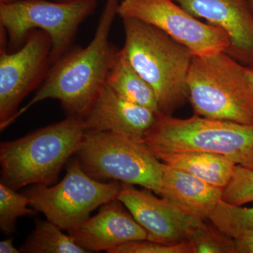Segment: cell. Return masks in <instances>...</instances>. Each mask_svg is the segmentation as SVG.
<instances>
[{
  "label": "cell",
  "mask_w": 253,
  "mask_h": 253,
  "mask_svg": "<svg viewBox=\"0 0 253 253\" xmlns=\"http://www.w3.org/2000/svg\"><path fill=\"white\" fill-rule=\"evenodd\" d=\"M119 3V0H106L89 44L70 49L51 64L42 84L28 104L18 110L14 121L33 105L46 99L59 101L68 116H85L106 84L119 51L109 41Z\"/></svg>",
  "instance_id": "6da1fadb"
},
{
  "label": "cell",
  "mask_w": 253,
  "mask_h": 253,
  "mask_svg": "<svg viewBox=\"0 0 253 253\" xmlns=\"http://www.w3.org/2000/svg\"><path fill=\"white\" fill-rule=\"evenodd\" d=\"M96 0L63 2L49 0H16L0 4V26L7 36L8 45L18 49L35 29L51 38V63L71 49L78 28L96 8Z\"/></svg>",
  "instance_id": "52a82bcc"
},
{
  "label": "cell",
  "mask_w": 253,
  "mask_h": 253,
  "mask_svg": "<svg viewBox=\"0 0 253 253\" xmlns=\"http://www.w3.org/2000/svg\"><path fill=\"white\" fill-rule=\"evenodd\" d=\"M57 1H63V2H76V1H86V0H54Z\"/></svg>",
  "instance_id": "4316f807"
},
{
  "label": "cell",
  "mask_w": 253,
  "mask_h": 253,
  "mask_svg": "<svg viewBox=\"0 0 253 253\" xmlns=\"http://www.w3.org/2000/svg\"><path fill=\"white\" fill-rule=\"evenodd\" d=\"M109 253H194V249L190 242L167 245L141 240L121 245L110 251Z\"/></svg>",
  "instance_id": "603a6c76"
},
{
  "label": "cell",
  "mask_w": 253,
  "mask_h": 253,
  "mask_svg": "<svg viewBox=\"0 0 253 253\" xmlns=\"http://www.w3.org/2000/svg\"><path fill=\"white\" fill-rule=\"evenodd\" d=\"M197 18L226 33V54L244 66L253 65V11L247 0H174Z\"/></svg>",
  "instance_id": "7c38bea8"
},
{
  "label": "cell",
  "mask_w": 253,
  "mask_h": 253,
  "mask_svg": "<svg viewBox=\"0 0 253 253\" xmlns=\"http://www.w3.org/2000/svg\"><path fill=\"white\" fill-rule=\"evenodd\" d=\"M118 16L136 18L159 28L194 56L225 52L229 46L224 31L200 21L174 0H122Z\"/></svg>",
  "instance_id": "30bf717a"
},
{
  "label": "cell",
  "mask_w": 253,
  "mask_h": 253,
  "mask_svg": "<svg viewBox=\"0 0 253 253\" xmlns=\"http://www.w3.org/2000/svg\"><path fill=\"white\" fill-rule=\"evenodd\" d=\"M247 1L248 2H249L250 6H251V9H252L253 11V0H247Z\"/></svg>",
  "instance_id": "f1b7e54d"
},
{
  "label": "cell",
  "mask_w": 253,
  "mask_h": 253,
  "mask_svg": "<svg viewBox=\"0 0 253 253\" xmlns=\"http://www.w3.org/2000/svg\"><path fill=\"white\" fill-rule=\"evenodd\" d=\"M208 219L219 230L234 239L245 231H253V207L234 206L221 200Z\"/></svg>",
  "instance_id": "d6986e66"
},
{
  "label": "cell",
  "mask_w": 253,
  "mask_h": 253,
  "mask_svg": "<svg viewBox=\"0 0 253 253\" xmlns=\"http://www.w3.org/2000/svg\"><path fill=\"white\" fill-rule=\"evenodd\" d=\"M189 242L194 246V253H236L233 238L205 222L196 229Z\"/></svg>",
  "instance_id": "44dd1931"
},
{
  "label": "cell",
  "mask_w": 253,
  "mask_h": 253,
  "mask_svg": "<svg viewBox=\"0 0 253 253\" xmlns=\"http://www.w3.org/2000/svg\"><path fill=\"white\" fill-rule=\"evenodd\" d=\"M62 231L47 219H38L36 229L21 246L20 251L26 253H89L79 246L69 234H64Z\"/></svg>",
  "instance_id": "ac0fdd59"
},
{
  "label": "cell",
  "mask_w": 253,
  "mask_h": 253,
  "mask_svg": "<svg viewBox=\"0 0 253 253\" xmlns=\"http://www.w3.org/2000/svg\"><path fill=\"white\" fill-rule=\"evenodd\" d=\"M187 85L195 115L253 125V89L245 66L224 51L194 56Z\"/></svg>",
  "instance_id": "277c9868"
},
{
  "label": "cell",
  "mask_w": 253,
  "mask_h": 253,
  "mask_svg": "<svg viewBox=\"0 0 253 253\" xmlns=\"http://www.w3.org/2000/svg\"><path fill=\"white\" fill-rule=\"evenodd\" d=\"M236 253H253V231H245L234 238Z\"/></svg>",
  "instance_id": "cb8c5ba5"
},
{
  "label": "cell",
  "mask_w": 253,
  "mask_h": 253,
  "mask_svg": "<svg viewBox=\"0 0 253 253\" xmlns=\"http://www.w3.org/2000/svg\"><path fill=\"white\" fill-rule=\"evenodd\" d=\"M151 190L122 183L118 201L146 230L149 241L176 245L189 242L205 221L184 212L174 203Z\"/></svg>",
  "instance_id": "8fae6325"
},
{
  "label": "cell",
  "mask_w": 253,
  "mask_h": 253,
  "mask_svg": "<svg viewBox=\"0 0 253 253\" xmlns=\"http://www.w3.org/2000/svg\"><path fill=\"white\" fill-rule=\"evenodd\" d=\"M29 198L26 194H19L17 190L0 183V229L5 234L15 230L18 217L35 214L34 209L28 208Z\"/></svg>",
  "instance_id": "ffe728a7"
},
{
  "label": "cell",
  "mask_w": 253,
  "mask_h": 253,
  "mask_svg": "<svg viewBox=\"0 0 253 253\" xmlns=\"http://www.w3.org/2000/svg\"><path fill=\"white\" fill-rule=\"evenodd\" d=\"M245 71H246V76H247L248 79H249L253 89V66H245Z\"/></svg>",
  "instance_id": "484cf974"
},
{
  "label": "cell",
  "mask_w": 253,
  "mask_h": 253,
  "mask_svg": "<svg viewBox=\"0 0 253 253\" xmlns=\"http://www.w3.org/2000/svg\"><path fill=\"white\" fill-rule=\"evenodd\" d=\"M16 0H0V4H6V3L12 2Z\"/></svg>",
  "instance_id": "83f0119b"
},
{
  "label": "cell",
  "mask_w": 253,
  "mask_h": 253,
  "mask_svg": "<svg viewBox=\"0 0 253 253\" xmlns=\"http://www.w3.org/2000/svg\"><path fill=\"white\" fill-rule=\"evenodd\" d=\"M106 84L123 99L161 113L154 89L131 66L123 48L118 51Z\"/></svg>",
  "instance_id": "e0dca14e"
},
{
  "label": "cell",
  "mask_w": 253,
  "mask_h": 253,
  "mask_svg": "<svg viewBox=\"0 0 253 253\" xmlns=\"http://www.w3.org/2000/svg\"><path fill=\"white\" fill-rule=\"evenodd\" d=\"M118 199L100 207L99 212L68 231L75 241L88 252L110 251L133 241L147 240L146 230Z\"/></svg>",
  "instance_id": "4fadbf2b"
},
{
  "label": "cell",
  "mask_w": 253,
  "mask_h": 253,
  "mask_svg": "<svg viewBox=\"0 0 253 253\" xmlns=\"http://www.w3.org/2000/svg\"><path fill=\"white\" fill-rule=\"evenodd\" d=\"M0 253H19L20 250L14 247V239L10 238L0 242Z\"/></svg>",
  "instance_id": "d4e9b609"
},
{
  "label": "cell",
  "mask_w": 253,
  "mask_h": 253,
  "mask_svg": "<svg viewBox=\"0 0 253 253\" xmlns=\"http://www.w3.org/2000/svg\"><path fill=\"white\" fill-rule=\"evenodd\" d=\"M143 141L155 154L208 151L253 170V125L197 115L182 119L158 113L154 126Z\"/></svg>",
  "instance_id": "5b68a950"
},
{
  "label": "cell",
  "mask_w": 253,
  "mask_h": 253,
  "mask_svg": "<svg viewBox=\"0 0 253 253\" xmlns=\"http://www.w3.org/2000/svg\"><path fill=\"white\" fill-rule=\"evenodd\" d=\"M158 113L123 99L105 84L83 117L85 131H107L143 139Z\"/></svg>",
  "instance_id": "5bb4252c"
},
{
  "label": "cell",
  "mask_w": 253,
  "mask_h": 253,
  "mask_svg": "<svg viewBox=\"0 0 253 253\" xmlns=\"http://www.w3.org/2000/svg\"><path fill=\"white\" fill-rule=\"evenodd\" d=\"M76 155L84 170L94 179H114L161 194L163 162L143 139L85 131Z\"/></svg>",
  "instance_id": "8992f818"
},
{
  "label": "cell",
  "mask_w": 253,
  "mask_h": 253,
  "mask_svg": "<svg viewBox=\"0 0 253 253\" xmlns=\"http://www.w3.org/2000/svg\"><path fill=\"white\" fill-rule=\"evenodd\" d=\"M222 201L234 206L253 202V170L236 165L234 175L223 189Z\"/></svg>",
  "instance_id": "7402d4cb"
},
{
  "label": "cell",
  "mask_w": 253,
  "mask_h": 253,
  "mask_svg": "<svg viewBox=\"0 0 253 253\" xmlns=\"http://www.w3.org/2000/svg\"><path fill=\"white\" fill-rule=\"evenodd\" d=\"M121 186L120 181L103 183L91 177L76 159L70 163L66 175L57 184H38L25 194L35 211L68 232L89 219L96 208L118 199Z\"/></svg>",
  "instance_id": "ba28073f"
},
{
  "label": "cell",
  "mask_w": 253,
  "mask_h": 253,
  "mask_svg": "<svg viewBox=\"0 0 253 253\" xmlns=\"http://www.w3.org/2000/svg\"><path fill=\"white\" fill-rule=\"evenodd\" d=\"M123 49L131 66L154 89L161 113H172L189 101L187 78L194 55L152 25L123 18Z\"/></svg>",
  "instance_id": "7a4b0ae2"
},
{
  "label": "cell",
  "mask_w": 253,
  "mask_h": 253,
  "mask_svg": "<svg viewBox=\"0 0 253 253\" xmlns=\"http://www.w3.org/2000/svg\"><path fill=\"white\" fill-rule=\"evenodd\" d=\"M159 196L174 203L184 212L205 221L222 200L223 189L163 162Z\"/></svg>",
  "instance_id": "9a60e30c"
},
{
  "label": "cell",
  "mask_w": 253,
  "mask_h": 253,
  "mask_svg": "<svg viewBox=\"0 0 253 253\" xmlns=\"http://www.w3.org/2000/svg\"><path fill=\"white\" fill-rule=\"evenodd\" d=\"M84 132L83 118L68 116L61 122L1 143V182L15 190L32 184L49 185L77 153Z\"/></svg>",
  "instance_id": "3957f363"
},
{
  "label": "cell",
  "mask_w": 253,
  "mask_h": 253,
  "mask_svg": "<svg viewBox=\"0 0 253 253\" xmlns=\"http://www.w3.org/2000/svg\"><path fill=\"white\" fill-rule=\"evenodd\" d=\"M156 156L166 164L221 189L231 181L236 166L229 158L208 151H177L161 153Z\"/></svg>",
  "instance_id": "2e32d148"
},
{
  "label": "cell",
  "mask_w": 253,
  "mask_h": 253,
  "mask_svg": "<svg viewBox=\"0 0 253 253\" xmlns=\"http://www.w3.org/2000/svg\"><path fill=\"white\" fill-rule=\"evenodd\" d=\"M6 40L0 47V129L13 123L20 104L32 91L39 89L51 67V38L35 29L14 52H9Z\"/></svg>",
  "instance_id": "9c48e42d"
}]
</instances>
